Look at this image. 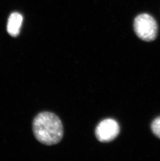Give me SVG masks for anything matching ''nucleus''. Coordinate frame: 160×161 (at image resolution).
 <instances>
[{"label":"nucleus","instance_id":"nucleus-3","mask_svg":"<svg viewBox=\"0 0 160 161\" xmlns=\"http://www.w3.org/2000/svg\"><path fill=\"white\" fill-rule=\"evenodd\" d=\"M119 132V125L113 119H106L101 121L95 130L96 137L101 142H111L118 136Z\"/></svg>","mask_w":160,"mask_h":161},{"label":"nucleus","instance_id":"nucleus-2","mask_svg":"<svg viewBox=\"0 0 160 161\" xmlns=\"http://www.w3.org/2000/svg\"><path fill=\"white\" fill-rule=\"evenodd\" d=\"M134 31L137 36L147 42L156 39L158 34V26L152 16L146 13L139 14L135 18Z\"/></svg>","mask_w":160,"mask_h":161},{"label":"nucleus","instance_id":"nucleus-4","mask_svg":"<svg viewBox=\"0 0 160 161\" xmlns=\"http://www.w3.org/2000/svg\"><path fill=\"white\" fill-rule=\"evenodd\" d=\"M23 21V16L20 13L17 12L12 13L8 18L6 26V31L8 35L14 38L18 36Z\"/></svg>","mask_w":160,"mask_h":161},{"label":"nucleus","instance_id":"nucleus-1","mask_svg":"<svg viewBox=\"0 0 160 161\" xmlns=\"http://www.w3.org/2000/svg\"><path fill=\"white\" fill-rule=\"evenodd\" d=\"M35 138L43 144L51 146L59 143L64 134L61 119L52 113H41L35 117L32 124Z\"/></svg>","mask_w":160,"mask_h":161},{"label":"nucleus","instance_id":"nucleus-5","mask_svg":"<svg viewBox=\"0 0 160 161\" xmlns=\"http://www.w3.org/2000/svg\"><path fill=\"white\" fill-rule=\"evenodd\" d=\"M151 129L153 134L160 138V117H157L153 121Z\"/></svg>","mask_w":160,"mask_h":161}]
</instances>
